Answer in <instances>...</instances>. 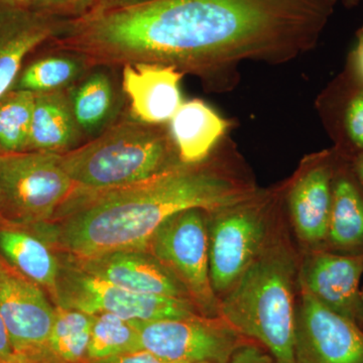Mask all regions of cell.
I'll list each match as a JSON object with an SVG mask.
<instances>
[{
  "instance_id": "20",
  "label": "cell",
  "mask_w": 363,
  "mask_h": 363,
  "mask_svg": "<svg viewBox=\"0 0 363 363\" xmlns=\"http://www.w3.org/2000/svg\"><path fill=\"white\" fill-rule=\"evenodd\" d=\"M68 94L83 136L96 138L116 123L121 112V95L104 67H93L68 88Z\"/></svg>"
},
{
  "instance_id": "38",
  "label": "cell",
  "mask_w": 363,
  "mask_h": 363,
  "mask_svg": "<svg viewBox=\"0 0 363 363\" xmlns=\"http://www.w3.org/2000/svg\"><path fill=\"white\" fill-rule=\"evenodd\" d=\"M332 2H334V4H336V1H337V0H331Z\"/></svg>"
},
{
  "instance_id": "19",
  "label": "cell",
  "mask_w": 363,
  "mask_h": 363,
  "mask_svg": "<svg viewBox=\"0 0 363 363\" xmlns=\"http://www.w3.org/2000/svg\"><path fill=\"white\" fill-rule=\"evenodd\" d=\"M231 124L204 100L191 99L182 104L167 128L182 164H197L225 140Z\"/></svg>"
},
{
  "instance_id": "4",
  "label": "cell",
  "mask_w": 363,
  "mask_h": 363,
  "mask_svg": "<svg viewBox=\"0 0 363 363\" xmlns=\"http://www.w3.org/2000/svg\"><path fill=\"white\" fill-rule=\"evenodd\" d=\"M76 190H112L140 183L181 164L167 125L130 116L86 145L60 155Z\"/></svg>"
},
{
  "instance_id": "28",
  "label": "cell",
  "mask_w": 363,
  "mask_h": 363,
  "mask_svg": "<svg viewBox=\"0 0 363 363\" xmlns=\"http://www.w3.org/2000/svg\"><path fill=\"white\" fill-rule=\"evenodd\" d=\"M226 363H278L259 344L245 342L238 346Z\"/></svg>"
},
{
  "instance_id": "3",
  "label": "cell",
  "mask_w": 363,
  "mask_h": 363,
  "mask_svg": "<svg viewBox=\"0 0 363 363\" xmlns=\"http://www.w3.org/2000/svg\"><path fill=\"white\" fill-rule=\"evenodd\" d=\"M294 274L283 248L262 250L219 306V318L278 363H296Z\"/></svg>"
},
{
  "instance_id": "37",
  "label": "cell",
  "mask_w": 363,
  "mask_h": 363,
  "mask_svg": "<svg viewBox=\"0 0 363 363\" xmlns=\"http://www.w3.org/2000/svg\"><path fill=\"white\" fill-rule=\"evenodd\" d=\"M195 363H213V362H195Z\"/></svg>"
},
{
  "instance_id": "1",
  "label": "cell",
  "mask_w": 363,
  "mask_h": 363,
  "mask_svg": "<svg viewBox=\"0 0 363 363\" xmlns=\"http://www.w3.org/2000/svg\"><path fill=\"white\" fill-rule=\"evenodd\" d=\"M331 0H149L63 21L52 40L91 67L155 63L228 90L245 62L286 64L316 48Z\"/></svg>"
},
{
  "instance_id": "18",
  "label": "cell",
  "mask_w": 363,
  "mask_h": 363,
  "mask_svg": "<svg viewBox=\"0 0 363 363\" xmlns=\"http://www.w3.org/2000/svg\"><path fill=\"white\" fill-rule=\"evenodd\" d=\"M337 154L326 243L331 252L363 255V186L350 160Z\"/></svg>"
},
{
  "instance_id": "36",
  "label": "cell",
  "mask_w": 363,
  "mask_h": 363,
  "mask_svg": "<svg viewBox=\"0 0 363 363\" xmlns=\"http://www.w3.org/2000/svg\"><path fill=\"white\" fill-rule=\"evenodd\" d=\"M0 154H1V152H0ZM2 220V218H1V209H0V222H1Z\"/></svg>"
},
{
  "instance_id": "11",
  "label": "cell",
  "mask_w": 363,
  "mask_h": 363,
  "mask_svg": "<svg viewBox=\"0 0 363 363\" xmlns=\"http://www.w3.org/2000/svg\"><path fill=\"white\" fill-rule=\"evenodd\" d=\"M296 363H363V329L302 290L296 312Z\"/></svg>"
},
{
  "instance_id": "24",
  "label": "cell",
  "mask_w": 363,
  "mask_h": 363,
  "mask_svg": "<svg viewBox=\"0 0 363 363\" xmlns=\"http://www.w3.org/2000/svg\"><path fill=\"white\" fill-rule=\"evenodd\" d=\"M96 315L55 306L49 338L52 363H89L88 346Z\"/></svg>"
},
{
  "instance_id": "7",
  "label": "cell",
  "mask_w": 363,
  "mask_h": 363,
  "mask_svg": "<svg viewBox=\"0 0 363 363\" xmlns=\"http://www.w3.org/2000/svg\"><path fill=\"white\" fill-rule=\"evenodd\" d=\"M189 209L174 215L157 229L147 252L183 285L205 316H219V302L209 269V235L206 214Z\"/></svg>"
},
{
  "instance_id": "31",
  "label": "cell",
  "mask_w": 363,
  "mask_h": 363,
  "mask_svg": "<svg viewBox=\"0 0 363 363\" xmlns=\"http://www.w3.org/2000/svg\"><path fill=\"white\" fill-rule=\"evenodd\" d=\"M347 63L363 78V26L357 32V43L347 57Z\"/></svg>"
},
{
  "instance_id": "22",
  "label": "cell",
  "mask_w": 363,
  "mask_h": 363,
  "mask_svg": "<svg viewBox=\"0 0 363 363\" xmlns=\"http://www.w3.org/2000/svg\"><path fill=\"white\" fill-rule=\"evenodd\" d=\"M0 253L11 266L42 286L55 305L61 264L56 252L44 240L21 227L0 224Z\"/></svg>"
},
{
  "instance_id": "23",
  "label": "cell",
  "mask_w": 363,
  "mask_h": 363,
  "mask_svg": "<svg viewBox=\"0 0 363 363\" xmlns=\"http://www.w3.org/2000/svg\"><path fill=\"white\" fill-rule=\"evenodd\" d=\"M92 68L84 57L57 50L55 54L37 59L21 69L13 89L35 94L68 89Z\"/></svg>"
},
{
  "instance_id": "26",
  "label": "cell",
  "mask_w": 363,
  "mask_h": 363,
  "mask_svg": "<svg viewBox=\"0 0 363 363\" xmlns=\"http://www.w3.org/2000/svg\"><path fill=\"white\" fill-rule=\"evenodd\" d=\"M142 350L140 336L131 320L109 313L95 316L89 346V363Z\"/></svg>"
},
{
  "instance_id": "13",
  "label": "cell",
  "mask_w": 363,
  "mask_h": 363,
  "mask_svg": "<svg viewBox=\"0 0 363 363\" xmlns=\"http://www.w3.org/2000/svg\"><path fill=\"white\" fill-rule=\"evenodd\" d=\"M362 274L363 255L315 252L303 267V290L363 329Z\"/></svg>"
},
{
  "instance_id": "34",
  "label": "cell",
  "mask_w": 363,
  "mask_h": 363,
  "mask_svg": "<svg viewBox=\"0 0 363 363\" xmlns=\"http://www.w3.org/2000/svg\"><path fill=\"white\" fill-rule=\"evenodd\" d=\"M0 2L4 4H9V6L28 7V9H30L33 0H0Z\"/></svg>"
},
{
  "instance_id": "6",
  "label": "cell",
  "mask_w": 363,
  "mask_h": 363,
  "mask_svg": "<svg viewBox=\"0 0 363 363\" xmlns=\"http://www.w3.org/2000/svg\"><path fill=\"white\" fill-rule=\"evenodd\" d=\"M59 259L61 269L55 306L91 315L109 313L136 321L184 320L204 316L189 298L133 292L83 272L65 255H61Z\"/></svg>"
},
{
  "instance_id": "27",
  "label": "cell",
  "mask_w": 363,
  "mask_h": 363,
  "mask_svg": "<svg viewBox=\"0 0 363 363\" xmlns=\"http://www.w3.org/2000/svg\"><path fill=\"white\" fill-rule=\"evenodd\" d=\"M97 4L98 0H33L30 9L59 20H76L94 11Z\"/></svg>"
},
{
  "instance_id": "15",
  "label": "cell",
  "mask_w": 363,
  "mask_h": 363,
  "mask_svg": "<svg viewBox=\"0 0 363 363\" xmlns=\"http://www.w3.org/2000/svg\"><path fill=\"white\" fill-rule=\"evenodd\" d=\"M184 75L175 67L162 64L123 66V90L130 100V116L143 123L167 125L184 102Z\"/></svg>"
},
{
  "instance_id": "5",
  "label": "cell",
  "mask_w": 363,
  "mask_h": 363,
  "mask_svg": "<svg viewBox=\"0 0 363 363\" xmlns=\"http://www.w3.org/2000/svg\"><path fill=\"white\" fill-rule=\"evenodd\" d=\"M75 189L60 164V155L1 152L0 224L28 228L51 222Z\"/></svg>"
},
{
  "instance_id": "14",
  "label": "cell",
  "mask_w": 363,
  "mask_h": 363,
  "mask_svg": "<svg viewBox=\"0 0 363 363\" xmlns=\"http://www.w3.org/2000/svg\"><path fill=\"white\" fill-rule=\"evenodd\" d=\"M65 257L83 272L126 290L191 300L180 281L145 250H119L83 259Z\"/></svg>"
},
{
  "instance_id": "30",
  "label": "cell",
  "mask_w": 363,
  "mask_h": 363,
  "mask_svg": "<svg viewBox=\"0 0 363 363\" xmlns=\"http://www.w3.org/2000/svg\"><path fill=\"white\" fill-rule=\"evenodd\" d=\"M0 363H20L14 354L4 320L0 316Z\"/></svg>"
},
{
  "instance_id": "12",
  "label": "cell",
  "mask_w": 363,
  "mask_h": 363,
  "mask_svg": "<svg viewBox=\"0 0 363 363\" xmlns=\"http://www.w3.org/2000/svg\"><path fill=\"white\" fill-rule=\"evenodd\" d=\"M337 150L308 157L289 188V209L298 235L307 242H326Z\"/></svg>"
},
{
  "instance_id": "35",
  "label": "cell",
  "mask_w": 363,
  "mask_h": 363,
  "mask_svg": "<svg viewBox=\"0 0 363 363\" xmlns=\"http://www.w3.org/2000/svg\"><path fill=\"white\" fill-rule=\"evenodd\" d=\"M362 0H342L344 6L346 9H353V7L357 6L360 4Z\"/></svg>"
},
{
  "instance_id": "29",
  "label": "cell",
  "mask_w": 363,
  "mask_h": 363,
  "mask_svg": "<svg viewBox=\"0 0 363 363\" xmlns=\"http://www.w3.org/2000/svg\"><path fill=\"white\" fill-rule=\"evenodd\" d=\"M93 363H167L145 350L123 353Z\"/></svg>"
},
{
  "instance_id": "25",
  "label": "cell",
  "mask_w": 363,
  "mask_h": 363,
  "mask_svg": "<svg viewBox=\"0 0 363 363\" xmlns=\"http://www.w3.org/2000/svg\"><path fill=\"white\" fill-rule=\"evenodd\" d=\"M35 94L11 89L0 98V152H28Z\"/></svg>"
},
{
  "instance_id": "32",
  "label": "cell",
  "mask_w": 363,
  "mask_h": 363,
  "mask_svg": "<svg viewBox=\"0 0 363 363\" xmlns=\"http://www.w3.org/2000/svg\"><path fill=\"white\" fill-rule=\"evenodd\" d=\"M145 1H149V0H98V4L95 9H123V7L143 4Z\"/></svg>"
},
{
  "instance_id": "2",
  "label": "cell",
  "mask_w": 363,
  "mask_h": 363,
  "mask_svg": "<svg viewBox=\"0 0 363 363\" xmlns=\"http://www.w3.org/2000/svg\"><path fill=\"white\" fill-rule=\"evenodd\" d=\"M255 194L252 185L207 161L181 164L125 187L99 192L75 189L51 222L26 229L72 259L147 252L157 229L174 215L189 209L214 213Z\"/></svg>"
},
{
  "instance_id": "10",
  "label": "cell",
  "mask_w": 363,
  "mask_h": 363,
  "mask_svg": "<svg viewBox=\"0 0 363 363\" xmlns=\"http://www.w3.org/2000/svg\"><path fill=\"white\" fill-rule=\"evenodd\" d=\"M131 321L140 333L142 350L167 363H226L245 342L221 318Z\"/></svg>"
},
{
  "instance_id": "17",
  "label": "cell",
  "mask_w": 363,
  "mask_h": 363,
  "mask_svg": "<svg viewBox=\"0 0 363 363\" xmlns=\"http://www.w3.org/2000/svg\"><path fill=\"white\" fill-rule=\"evenodd\" d=\"M62 21L28 7L0 2V98L13 89L26 57L56 37Z\"/></svg>"
},
{
  "instance_id": "8",
  "label": "cell",
  "mask_w": 363,
  "mask_h": 363,
  "mask_svg": "<svg viewBox=\"0 0 363 363\" xmlns=\"http://www.w3.org/2000/svg\"><path fill=\"white\" fill-rule=\"evenodd\" d=\"M47 295L0 253V316L20 363H52L49 338L55 305Z\"/></svg>"
},
{
  "instance_id": "9",
  "label": "cell",
  "mask_w": 363,
  "mask_h": 363,
  "mask_svg": "<svg viewBox=\"0 0 363 363\" xmlns=\"http://www.w3.org/2000/svg\"><path fill=\"white\" fill-rule=\"evenodd\" d=\"M266 205L255 193L247 201L211 213L209 269L215 293L228 292L262 252Z\"/></svg>"
},
{
  "instance_id": "33",
  "label": "cell",
  "mask_w": 363,
  "mask_h": 363,
  "mask_svg": "<svg viewBox=\"0 0 363 363\" xmlns=\"http://www.w3.org/2000/svg\"><path fill=\"white\" fill-rule=\"evenodd\" d=\"M350 162L355 175L357 176L358 180L360 181L363 186V155L353 157V159L350 160Z\"/></svg>"
},
{
  "instance_id": "21",
  "label": "cell",
  "mask_w": 363,
  "mask_h": 363,
  "mask_svg": "<svg viewBox=\"0 0 363 363\" xmlns=\"http://www.w3.org/2000/svg\"><path fill=\"white\" fill-rule=\"evenodd\" d=\"M82 138L68 89L35 94L28 152L66 154L79 147Z\"/></svg>"
},
{
  "instance_id": "39",
  "label": "cell",
  "mask_w": 363,
  "mask_h": 363,
  "mask_svg": "<svg viewBox=\"0 0 363 363\" xmlns=\"http://www.w3.org/2000/svg\"><path fill=\"white\" fill-rule=\"evenodd\" d=\"M362 303H363V289L362 290Z\"/></svg>"
},
{
  "instance_id": "16",
  "label": "cell",
  "mask_w": 363,
  "mask_h": 363,
  "mask_svg": "<svg viewBox=\"0 0 363 363\" xmlns=\"http://www.w3.org/2000/svg\"><path fill=\"white\" fill-rule=\"evenodd\" d=\"M316 107L334 149L350 160L363 155V78L347 62L322 91Z\"/></svg>"
}]
</instances>
